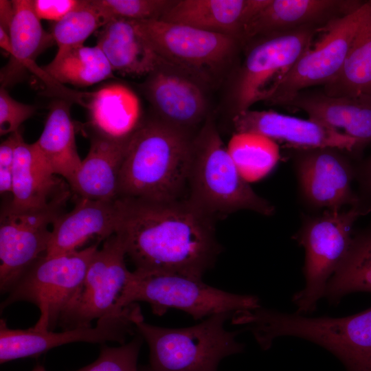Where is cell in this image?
Returning a JSON list of instances; mask_svg holds the SVG:
<instances>
[{
	"mask_svg": "<svg viewBox=\"0 0 371 371\" xmlns=\"http://www.w3.org/2000/svg\"><path fill=\"white\" fill-rule=\"evenodd\" d=\"M117 205L115 234L135 269L203 280L221 251L212 217L187 199L119 197Z\"/></svg>",
	"mask_w": 371,
	"mask_h": 371,
	"instance_id": "1",
	"label": "cell"
},
{
	"mask_svg": "<svg viewBox=\"0 0 371 371\" xmlns=\"http://www.w3.org/2000/svg\"><path fill=\"white\" fill-rule=\"evenodd\" d=\"M192 141L188 131L158 118L141 122L122 166L119 197L179 199L188 185Z\"/></svg>",
	"mask_w": 371,
	"mask_h": 371,
	"instance_id": "2",
	"label": "cell"
},
{
	"mask_svg": "<svg viewBox=\"0 0 371 371\" xmlns=\"http://www.w3.org/2000/svg\"><path fill=\"white\" fill-rule=\"evenodd\" d=\"M187 186V200L212 218L240 210L265 216L275 212L242 177L211 117L192 139Z\"/></svg>",
	"mask_w": 371,
	"mask_h": 371,
	"instance_id": "3",
	"label": "cell"
},
{
	"mask_svg": "<svg viewBox=\"0 0 371 371\" xmlns=\"http://www.w3.org/2000/svg\"><path fill=\"white\" fill-rule=\"evenodd\" d=\"M246 322L263 350L278 337H296L333 352L348 371H371V308L344 317H308L260 307Z\"/></svg>",
	"mask_w": 371,
	"mask_h": 371,
	"instance_id": "4",
	"label": "cell"
},
{
	"mask_svg": "<svg viewBox=\"0 0 371 371\" xmlns=\"http://www.w3.org/2000/svg\"><path fill=\"white\" fill-rule=\"evenodd\" d=\"M234 313H221L186 328H170L135 322L136 332L149 347V363L140 371H217L221 361L241 352L244 345L229 331L225 322Z\"/></svg>",
	"mask_w": 371,
	"mask_h": 371,
	"instance_id": "5",
	"label": "cell"
},
{
	"mask_svg": "<svg viewBox=\"0 0 371 371\" xmlns=\"http://www.w3.org/2000/svg\"><path fill=\"white\" fill-rule=\"evenodd\" d=\"M144 302L152 311L162 315L169 309L181 310L196 320L221 313L255 310L259 298L252 295L227 292L186 276L135 269L130 271L116 303L118 311Z\"/></svg>",
	"mask_w": 371,
	"mask_h": 371,
	"instance_id": "6",
	"label": "cell"
},
{
	"mask_svg": "<svg viewBox=\"0 0 371 371\" xmlns=\"http://www.w3.org/2000/svg\"><path fill=\"white\" fill-rule=\"evenodd\" d=\"M370 210L371 205L361 202L347 210H326L304 223L296 240L305 250V285L292 297L296 313L304 315L315 310L330 278L348 253L355 221Z\"/></svg>",
	"mask_w": 371,
	"mask_h": 371,
	"instance_id": "7",
	"label": "cell"
},
{
	"mask_svg": "<svg viewBox=\"0 0 371 371\" xmlns=\"http://www.w3.org/2000/svg\"><path fill=\"white\" fill-rule=\"evenodd\" d=\"M100 242L80 250L41 256L8 293L1 309L17 302L32 303L40 311L33 328L38 330H53L82 284Z\"/></svg>",
	"mask_w": 371,
	"mask_h": 371,
	"instance_id": "8",
	"label": "cell"
},
{
	"mask_svg": "<svg viewBox=\"0 0 371 371\" xmlns=\"http://www.w3.org/2000/svg\"><path fill=\"white\" fill-rule=\"evenodd\" d=\"M131 21L161 58L201 82L223 68L240 43L229 36L160 19Z\"/></svg>",
	"mask_w": 371,
	"mask_h": 371,
	"instance_id": "9",
	"label": "cell"
},
{
	"mask_svg": "<svg viewBox=\"0 0 371 371\" xmlns=\"http://www.w3.org/2000/svg\"><path fill=\"white\" fill-rule=\"evenodd\" d=\"M321 29L304 27L252 40L234 91V114L267 102Z\"/></svg>",
	"mask_w": 371,
	"mask_h": 371,
	"instance_id": "10",
	"label": "cell"
},
{
	"mask_svg": "<svg viewBox=\"0 0 371 371\" xmlns=\"http://www.w3.org/2000/svg\"><path fill=\"white\" fill-rule=\"evenodd\" d=\"M71 190L62 192L45 206L12 207L9 201L0 216V290L8 293L21 276L46 253L54 222L63 214Z\"/></svg>",
	"mask_w": 371,
	"mask_h": 371,
	"instance_id": "11",
	"label": "cell"
},
{
	"mask_svg": "<svg viewBox=\"0 0 371 371\" xmlns=\"http://www.w3.org/2000/svg\"><path fill=\"white\" fill-rule=\"evenodd\" d=\"M370 16L371 1H368L327 23L319 41L296 62L267 102L279 105L303 90L331 82L340 71L359 29Z\"/></svg>",
	"mask_w": 371,
	"mask_h": 371,
	"instance_id": "12",
	"label": "cell"
},
{
	"mask_svg": "<svg viewBox=\"0 0 371 371\" xmlns=\"http://www.w3.org/2000/svg\"><path fill=\"white\" fill-rule=\"evenodd\" d=\"M126 251L114 234L93 255L78 290L61 313L58 325L65 330L90 327L94 319L119 313L116 303L126 282Z\"/></svg>",
	"mask_w": 371,
	"mask_h": 371,
	"instance_id": "13",
	"label": "cell"
},
{
	"mask_svg": "<svg viewBox=\"0 0 371 371\" xmlns=\"http://www.w3.org/2000/svg\"><path fill=\"white\" fill-rule=\"evenodd\" d=\"M144 317L138 304H133L119 313L105 316L95 327L66 329L62 332L12 329L5 319L0 321V363L27 357H36L57 346L73 342L104 344L108 341L125 344L135 335V322Z\"/></svg>",
	"mask_w": 371,
	"mask_h": 371,
	"instance_id": "14",
	"label": "cell"
},
{
	"mask_svg": "<svg viewBox=\"0 0 371 371\" xmlns=\"http://www.w3.org/2000/svg\"><path fill=\"white\" fill-rule=\"evenodd\" d=\"M344 152L330 147L297 149L295 159L300 187L311 206L336 210L363 202L352 189L356 167Z\"/></svg>",
	"mask_w": 371,
	"mask_h": 371,
	"instance_id": "15",
	"label": "cell"
},
{
	"mask_svg": "<svg viewBox=\"0 0 371 371\" xmlns=\"http://www.w3.org/2000/svg\"><path fill=\"white\" fill-rule=\"evenodd\" d=\"M236 133H255L297 149L336 148L358 154L357 142L315 120L302 119L274 111L247 110L234 114Z\"/></svg>",
	"mask_w": 371,
	"mask_h": 371,
	"instance_id": "16",
	"label": "cell"
},
{
	"mask_svg": "<svg viewBox=\"0 0 371 371\" xmlns=\"http://www.w3.org/2000/svg\"><path fill=\"white\" fill-rule=\"evenodd\" d=\"M200 83L166 62L148 75L141 87L158 119L188 131L205 116L207 102Z\"/></svg>",
	"mask_w": 371,
	"mask_h": 371,
	"instance_id": "17",
	"label": "cell"
},
{
	"mask_svg": "<svg viewBox=\"0 0 371 371\" xmlns=\"http://www.w3.org/2000/svg\"><path fill=\"white\" fill-rule=\"evenodd\" d=\"M363 3L345 0H268L244 27L240 43L304 27L322 29Z\"/></svg>",
	"mask_w": 371,
	"mask_h": 371,
	"instance_id": "18",
	"label": "cell"
},
{
	"mask_svg": "<svg viewBox=\"0 0 371 371\" xmlns=\"http://www.w3.org/2000/svg\"><path fill=\"white\" fill-rule=\"evenodd\" d=\"M278 106L302 110L353 138L359 153L371 143V95L330 96L322 90H303Z\"/></svg>",
	"mask_w": 371,
	"mask_h": 371,
	"instance_id": "19",
	"label": "cell"
},
{
	"mask_svg": "<svg viewBox=\"0 0 371 371\" xmlns=\"http://www.w3.org/2000/svg\"><path fill=\"white\" fill-rule=\"evenodd\" d=\"M118 220L117 199L93 200L77 197L74 208L53 223L45 256L78 250L89 238L102 241L115 234Z\"/></svg>",
	"mask_w": 371,
	"mask_h": 371,
	"instance_id": "20",
	"label": "cell"
},
{
	"mask_svg": "<svg viewBox=\"0 0 371 371\" xmlns=\"http://www.w3.org/2000/svg\"><path fill=\"white\" fill-rule=\"evenodd\" d=\"M131 136L117 138L93 131L89 152L69 186L77 197L102 201L119 197L120 172Z\"/></svg>",
	"mask_w": 371,
	"mask_h": 371,
	"instance_id": "21",
	"label": "cell"
},
{
	"mask_svg": "<svg viewBox=\"0 0 371 371\" xmlns=\"http://www.w3.org/2000/svg\"><path fill=\"white\" fill-rule=\"evenodd\" d=\"M268 0H177L159 19L238 39Z\"/></svg>",
	"mask_w": 371,
	"mask_h": 371,
	"instance_id": "22",
	"label": "cell"
},
{
	"mask_svg": "<svg viewBox=\"0 0 371 371\" xmlns=\"http://www.w3.org/2000/svg\"><path fill=\"white\" fill-rule=\"evenodd\" d=\"M69 188L52 172L35 143L27 144L22 137L15 150L10 205L19 209L41 207Z\"/></svg>",
	"mask_w": 371,
	"mask_h": 371,
	"instance_id": "23",
	"label": "cell"
},
{
	"mask_svg": "<svg viewBox=\"0 0 371 371\" xmlns=\"http://www.w3.org/2000/svg\"><path fill=\"white\" fill-rule=\"evenodd\" d=\"M113 71L130 76L149 75L166 63L138 32L131 20L116 19L105 24L97 44Z\"/></svg>",
	"mask_w": 371,
	"mask_h": 371,
	"instance_id": "24",
	"label": "cell"
},
{
	"mask_svg": "<svg viewBox=\"0 0 371 371\" xmlns=\"http://www.w3.org/2000/svg\"><path fill=\"white\" fill-rule=\"evenodd\" d=\"M12 1L15 14L9 33L12 58L1 71V82L3 87L19 80L22 75L21 71L25 69L37 75L41 67L36 65L35 60L55 43L51 33L43 27L34 10L32 1Z\"/></svg>",
	"mask_w": 371,
	"mask_h": 371,
	"instance_id": "25",
	"label": "cell"
},
{
	"mask_svg": "<svg viewBox=\"0 0 371 371\" xmlns=\"http://www.w3.org/2000/svg\"><path fill=\"white\" fill-rule=\"evenodd\" d=\"M71 103L60 98L51 103L43 132L34 142L52 172L64 178L69 186L82 162L70 113Z\"/></svg>",
	"mask_w": 371,
	"mask_h": 371,
	"instance_id": "26",
	"label": "cell"
},
{
	"mask_svg": "<svg viewBox=\"0 0 371 371\" xmlns=\"http://www.w3.org/2000/svg\"><path fill=\"white\" fill-rule=\"evenodd\" d=\"M85 107L93 131L110 137H129L141 124L139 100L122 85H109L89 92Z\"/></svg>",
	"mask_w": 371,
	"mask_h": 371,
	"instance_id": "27",
	"label": "cell"
},
{
	"mask_svg": "<svg viewBox=\"0 0 371 371\" xmlns=\"http://www.w3.org/2000/svg\"><path fill=\"white\" fill-rule=\"evenodd\" d=\"M43 69L60 84L88 87L112 78V67L101 49L79 46L56 54Z\"/></svg>",
	"mask_w": 371,
	"mask_h": 371,
	"instance_id": "28",
	"label": "cell"
},
{
	"mask_svg": "<svg viewBox=\"0 0 371 371\" xmlns=\"http://www.w3.org/2000/svg\"><path fill=\"white\" fill-rule=\"evenodd\" d=\"M322 91L330 96L371 95V16L359 29L340 71Z\"/></svg>",
	"mask_w": 371,
	"mask_h": 371,
	"instance_id": "29",
	"label": "cell"
},
{
	"mask_svg": "<svg viewBox=\"0 0 371 371\" xmlns=\"http://www.w3.org/2000/svg\"><path fill=\"white\" fill-rule=\"evenodd\" d=\"M358 291L371 293V227L353 236L347 254L328 282L324 297L336 303Z\"/></svg>",
	"mask_w": 371,
	"mask_h": 371,
	"instance_id": "30",
	"label": "cell"
},
{
	"mask_svg": "<svg viewBox=\"0 0 371 371\" xmlns=\"http://www.w3.org/2000/svg\"><path fill=\"white\" fill-rule=\"evenodd\" d=\"M227 149L239 173L248 183L267 175L280 157L277 142L255 133L235 132Z\"/></svg>",
	"mask_w": 371,
	"mask_h": 371,
	"instance_id": "31",
	"label": "cell"
},
{
	"mask_svg": "<svg viewBox=\"0 0 371 371\" xmlns=\"http://www.w3.org/2000/svg\"><path fill=\"white\" fill-rule=\"evenodd\" d=\"M107 21L91 0L54 25L51 34L58 45V54L84 45L85 40Z\"/></svg>",
	"mask_w": 371,
	"mask_h": 371,
	"instance_id": "32",
	"label": "cell"
},
{
	"mask_svg": "<svg viewBox=\"0 0 371 371\" xmlns=\"http://www.w3.org/2000/svg\"><path fill=\"white\" fill-rule=\"evenodd\" d=\"M173 0H91L93 5L109 22L116 19H159Z\"/></svg>",
	"mask_w": 371,
	"mask_h": 371,
	"instance_id": "33",
	"label": "cell"
},
{
	"mask_svg": "<svg viewBox=\"0 0 371 371\" xmlns=\"http://www.w3.org/2000/svg\"><path fill=\"white\" fill-rule=\"evenodd\" d=\"M143 340L137 333L131 341L118 347L103 345L95 361L76 371H140L137 359Z\"/></svg>",
	"mask_w": 371,
	"mask_h": 371,
	"instance_id": "34",
	"label": "cell"
},
{
	"mask_svg": "<svg viewBox=\"0 0 371 371\" xmlns=\"http://www.w3.org/2000/svg\"><path fill=\"white\" fill-rule=\"evenodd\" d=\"M36 112V106L20 102L11 97L5 87L0 88V134L19 130L23 122Z\"/></svg>",
	"mask_w": 371,
	"mask_h": 371,
	"instance_id": "35",
	"label": "cell"
},
{
	"mask_svg": "<svg viewBox=\"0 0 371 371\" xmlns=\"http://www.w3.org/2000/svg\"><path fill=\"white\" fill-rule=\"evenodd\" d=\"M22 137L21 131H16L10 134L0 145V192L1 195L12 194L15 150Z\"/></svg>",
	"mask_w": 371,
	"mask_h": 371,
	"instance_id": "36",
	"label": "cell"
},
{
	"mask_svg": "<svg viewBox=\"0 0 371 371\" xmlns=\"http://www.w3.org/2000/svg\"><path fill=\"white\" fill-rule=\"evenodd\" d=\"M85 0H33L32 5L41 19L59 21L72 11L82 6Z\"/></svg>",
	"mask_w": 371,
	"mask_h": 371,
	"instance_id": "37",
	"label": "cell"
},
{
	"mask_svg": "<svg viewBox=\"0 0 371 371\" xmlns=\"http://www.w3.org/2000/svg\"><path fill=\"white\" fill-rule=\"evenodd\" d=\"M356 179L360 184L361 201L371 205V155L356 167Z\"/></svg>",
	"mask_w": 371,
	"mask_h": 371,
	"instance_id": "38",
	"label": "cell"
},
{
	"mask_svg": "<svg viewBox=\"0 0 371 371\" xmlns=\"http://www.w3.org/2000/svg\"><path fill=\"white\" fill-rule=\"evenodd\" d=\"M15 14L12 1L0 0V27L8 34Z\"/></svg>",
	"mask_w": 371,
	"mask_h": 371,
	"instance_id": "39",
	"label": "cell"
},
{
	"mask_svg": "<svg viewBox=\"0 0 371 371\" xmlns=\"http://www.w3.org/2000/svg\"><path fill=\"white\" fill-rule=\"evenodd\" d=\"M0 46L9 54L12 53V43L10 34L0 27Z\"/></svg>",
	"mask_w": 371,
	"mask_h": 371,
	"instance_id": "40",
	"label": "cell"
},
{
	"mask_svg": "<svg viewBox=\"0 0 371 371\" xmlns=\"http://www.w3.org/2000/svg\"><path fill=\"white\" fill-rule=\"evenodd\" d=\"M32 371H46L42 365H36Z\"/></svg>",
	"mask_w": 371,
	"mask_h": 371,
	"instance_id": "41",
	"label": "cell"
}]
</instances>
